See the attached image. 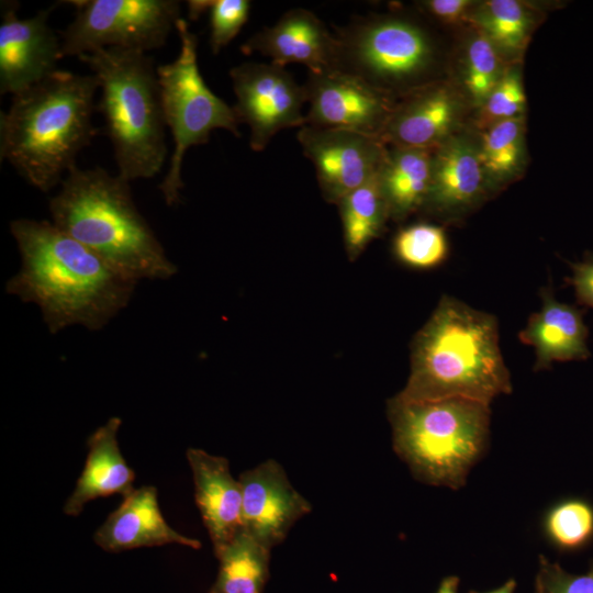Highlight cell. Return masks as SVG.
Instances as JSON below:
<instances>
[{
	"instance_id": "cell-1",
	"label": "cell",
	"mask_w": 593,
	"mask_h": 593,
	"mask_svg": "<svg viewBox=\"0 0 593 593\" xmlns=\"http://www.w3.org/2000/svg\"><path fill=\"white\" fill-rule=\"evenodd\" d=\"M21 257L5 291L38 306L52 334L71 325L100 331L124 310L137 281L121 275L52 222L10 223Z\"/></svg>"
},
{
	"instance_id": "cell-2",
	"label": "cell",
	"mask_w": 593,
	"mask_h": 593,
	"mask_svg": "<svg viewBox=\"0 0 593 593\" xmlns=\"http://www.w3.org/2000/svg\"><path fill=\"white\" fill-rule=\"evenodd\" d=\"M97 78L57 69L12 96L0 112V158L31 186L48 192L76 167L97 134Z\"/></svg>"
},
{
	"instance_id": "cell-3",
	"label": "cell",
	"mask_w": 593,
	"mask_h": 593,
	"mask_svg": "<svg viewBox=\"0 0 593 593\" xmlns=\"http://www.w3.org/2000/svg\"><path fill=\"white\" fill-rule=\"evenodd\" d=\"M512 392L493 314L444 295L412 343L403 402L461 398L489 404Z\"/></svg>"
},
{
	"instance_id": "cell-4",
	"label": "cell",
	"mask_w": 593,
	"mask_h": 593,
	"mask_svg": "<svg viewBox=\"0 0 593 593\" xmlns=\"http://www.w3.org/2000/svg\"><path fill=\"white\" fill-rule=\"evenodd\" d=\"M52 223L128 279L166 280L177 267L137 210L130 181L74 167L51 198Z\"/></svg>"
},
{
	"instance_id": "cell-5",
	"label": "cell",
	"mask_w": 593,
	"mask_h": 593,
	"mask_svg": "<svg viewBox=\"0 0 593 593\" xmlns=\"http://www.w3.org/2000/svg\"><path fill=\"white\" fill-rule=\"evenodd\" d=\"M101 91L97 110L112 144L118 175L133 181L160 172L168 153L157 67L145 52L101 48L78 57Z\"/></svg>"
},
{
	"instance_id": "cell-6",
	"label": "cell",
	"mask_w": 593,
	"mask_h": 593,
	"mask_svg": "<svg viewBox=\"0 0 593 593\" xmlns=\"http://www.w3.org/2000/svg\"><path fill=\"white\" fill-rule=\"evenodd\" d=\"M393 449L414 477L457 490L482 455L490 405L454 398L430 402H388Z\"/></svg>"
},
{
	"instance_id": "cell-7",
	"label": "cell",
	"mask_w": 593,
	"mask_h": 593,
	"mask_svg": "<svg viewBox=\"0 0 593 593\" xmlns=\"http://www.w3.org/2000/svg\"><path fill=\"white\" fill-rule=\"evenodd\" d=\"M334 67L392 98L423 87L435 64L427 30L401 14L354 16L335 32Z\"/></svg>"
},
{
	"instance_id": "cell-8",
	"label": "cell",
	"mask_w": 593,
	"mask_h": 593,
	"mask_svg": "<svg viewBox=\"0 0 593 593\" xmlns=\"http://www.w3.org/2000/svg\"><path fill=\"white\" fill-rule=\"evenodd\" d=\"M180 52L168 64L157 67L160 101L166 127L171 132L174 150L163 181L158 184L167 205L180 201L186 152L209 142L211 132L222 128L239 136V122L233 107L219 98L203 80L198 66V38L184 19L176 23Z\"/></svg>"
},
{
	"instance_id": "cell-9",
	"label": "cell",
	"mask_w": 593,
	"mask_h": 593,
	"mask_svg": "<svg viewBox=\"0 0 593 593\" xmlns=\"http://www.w3.org/2000/svg\"><path fill=\"white\" fill-rule=\"evenodd\" d=\"M75 19L60 32L64 57L116 47L147 52L165 45L181 19L177 0H75Z\"/></svg>"
},
{
	"instance_id": "cell-10",
	"label": "cell",
	"mask_w": 593,
	"mask_h": 593,
	"mask_svg": "<svg viewBox=\"0 0 593 593\" xmlns=\"http://www.w3.org/2000/svg\"><path fill=\"white\" fill-rule=\"evenodd\" d=\"M237 120L249 127V146L262 152L281 130L302 127L307 102L304 85H299L284 67L246 61L230 70Z\"/></svg>"
},
{
	"instance_id": "cell-11",
	"label": "cell",
	"mask_w": 593,
	"mask_h": 593,
	"mask_svg": "<svg viewBox=\"0 0 593 593\" xmlns=\"http://www.w3.org/2000/svg\"><path fill=\"white\" fill-rule=\"evenodd\" d=\"M296 137L324 199L332 203L371 179L387 154L380 137L349 130L304 125Z\"/></svg>"
},
{
	"instance_id": "cell-12",
	"label": "cell",
	"mask_w": 593,
	"mask_h": 593,
	"mask_svg": "<svg viewBox=\"0 0 593 593\" xmlns=\"http://www.w3.org/2000/svg\"><path fill=\"white\" fill-rule=\"evenodd\" d=\"M304 88L305 125L380 137L395 107L392 98L337 70L309 71Z\"/></svg>"
},
{
	"instance_id": "cell-13",
	"label": "cell",
	"mask_w": 593,
	"mask_h": 593,
	"mask_svg": "<svg viewBox=\"0 0 593 593\" xmlns=\"http://www.w3.org/2000/svg\"><path fill=\"white\" fill-rule=\"evenodd\" d=\"M1 7L0 93L13 96L58 69L61 40L48 23L55 5L27 19L18 18L16 1Z\"/></svg>"
},
{
	"instance_id": "cell-14",
	"label": "cell",
	"mask_w": 593,
	"mask_h": 593,
	"mask_svg": "<svg viewBox=\"0 0 593 593\" xmlns=\"http://www.w3.org/2000/svg\"><path fill=\"white\" fill-rule=\"evenodd\" d=\"M238 481L244 530L269 549L281 544L291 527L312 511L273 459L242 472Z\"/></svg>"
},
{
	"instance_id": "cell-15",
	"label": "cell",
	"mask_w": 593,
	"mask_h": 593,
	"mask_svg": "<svg viewBox=\"0 0 593 593\" xmlns=\"http://www.w3.org/2000/svg\"><path fill=\"white\" fill-rule=\"evenodd\" d=\"M240 51L246 55L259 53L280 67L299 63L310 72H321L334 67L336 40L315 13L294 8L284 12L273 25L251 35Z\"/></svg>"
},
{
	"instance_id": "cell-16",
	"label": "cell",
	"mask_w": 593,
	"mask_h": 593,
	"mask_svg": "<svg viewBox=\"0 0 593 593\" xmlns=\"http://www.w3.org/2000/svg\"><path fill=\"white\" fill-rule=\"evenodd\" d=\"M194 499L217 555L243 529L242 488L230 471L228 460L199 448H189Z\"/></svg>"
},
{
	"instance_id": "cell-17",
	"label": "cell",
	"mask_w": 593,
	"mask_h": 593,
	"mask_svg": "<svg viewBox=\"0 0 593 593\" xmlns=\"http://www.w3.org/2000/svg\"><path fill=\"white\" fill-rule=\"evenodd\" d=\"M93 540L109 552L170 544L201 548L200 540L178 533L166 522L159 508L157 489L152 485L134 489L124 496L96 530Z\"/></svg>"
},
{
	"instance_id": "cell-18",
	"label": "cell",
	"mask_w": 593,
	"mask_h": 593,
	"mask_svg": "<svg viewBox=\"0 0 593 593\" xmlns=\"http://www.w3.org/2000/svg\"><path fill=\"white\" fill-rule=\"evenodd\" d=\"M540 299L539 311L529 316L518 334L519 340L535 350L534 370H546L553 362L589 359L585 310L558 301L550 286L541 288Z\"/></svg>"
},
{
	"instance_id": "cell-19",
	"label": "cell",
	"mask_w": 593,
	"mask_h": 593,
	"mask_svg": "<svg viewBox=\"0 0 593 593\" xmlns=\"http://www.w3.org/2000/svg\"><path fill=\"white\" fill-rule=\"evenodd\" d=\"M478 147L466 138L448 137L433 154L432 181L423 208L446 217L471 208L483 189Z\"/></svg>"
},
{
	"instance_id": "cell-20",
	"label": "cell",
	"mask_w": 593,
	"mask_h": 593,
	"mask_svg": "<svg viewBox=\"0 0 593 593\" xmlns=\"http://www.w3.org/2000/svg\"><path fill=\"white\" fill-rule=\"evenodd\" d=\"M456 113L448 89L425 86L395 104L380 138L396 147L436 148L448 138Z\"/></svg>"
},
{
	"instance_id": "cell-21",
	"label": "cell",
	"mask_w": 593,
	"mask_h": 593,
	"mask_svg": "<svg viewBox=\"0 0 593 593\" xmlns=\"http://www.w3.org/2000/svg\"><path fill=\"white\" fill-rule=\"evenodd\" d=\"M122 421L111 417L88 438L86 463L76 486L64 505V513L78 516L85 505L96 499L133 490L135 473L121 454L118 433Z\"/></svg>"
},
{
	"instance_id": "cell-22",
	"label": "cell",
	"mask_w": 593,
	"mask_h": 593,
	"mask_svg": "<svg viewBox=\"0 0 593 593\" xmlns=\"http://www.w3.org/2000/svg\"><path fill=\"white\" fill-rule=\"evenodd\" d=\"M434 149L393 146L387 150L378 176L391 217L403 220L424 206L432 181Z\"/></svg>"
},
{
	"instance_id": "cell-23",
	"label": "cell",
	"mask_w": 593,
	"mask_h": 593,
	"mask_svg": "<svg viewBox=\"0 0 593 593\" xmlns=\"http://www.w3.org/2000/svg\"><path fill=\"white\" fill-rule=\"evenodd\" d=\"M270 550L244 529L216 556L213 590L219 593H262L269 577Z\"/></svg>"
},
{
	"instance_id": "cell-24",
	"label": "cell",
	"mask_w": 593,
	"mask_h": 593,
	"mask_svg": "<svg viewBox=\"0 0 593 593\" xmlns=\"http://www.w3.org/2000/svg\"><path fill=\"white\" fill-rule=\"evenodd\" d=\"M348 254L356 257L382 231L390 216L378 172L337 203Z\"/></svg>"
},
{
	"instance_id": "cell-25",
	"label": "cell",
	"mask_w": 593,
	"mask_h": 593,
	"mask_svg": "<svg viewBox=\"0 0 593 593\" xmlns=\"http://www.w3.org/2000/svg\"><path fill=\"white\" fill-rule=\"evenodd\" d=\"M475 21L497 51L517 54L526 44L530 16L518 1H486L477 12Z\"/></svg>"
},
{
	"instance_id": "cell-26",
	"label": "cell",
	"mask_w": 593,
	"mask_h": 593,
	"mask_svg": "<svg viewBox=\"0 0 593 593\" xmlns=\"http://www.w3.org/2000/svg\"><path fill=\"white\" fill-rule=\"evenodd\" d=\"M523 123L521 118L497 121L482 134L478 148L481 166L497 180L508 178L522 157Z\"/></svg>"
},
{
	"instance_id": "cell-27",
	"label": "cell",
	"mask_w": 593,
	"mask_h": 593,
	"mask_svg": "<svg viewBox=\"0 0 593 593\" xmlns=\"http://www.w3.org/2000/svg\"><path fill=\"white\" fill-rule=\"evenodd\" d=\"M398 258L410 267L429 269L441 264L448 243L439 226L419 223L401 230L394 239Z\"/></svg>"
},
{
	"instance_id": "cell-28",
	"label": "cell",
	"mask_w": 593,
	"mask_h": 593,
	"mask_svg": "<svg viewBox=\"0 0 593 593\" xmlns=\"http://www.w3.org/2000/svg\"><path fill=\"white\" fill-rule=\"evenodd\" d=\"M496 47L483 34L474 36L467 49L465 86L477 104L485 102L502 78Z\"/></svg>"
},
{
	"instance_id": "cell-29",
	"label": "cell",
	"mask_w": 593,
	"mask_h": 593,
	"mask_svg": "<svg viewBox=\"0 0 593 593\" xmlns=\"http://www.w3.org/2000/svg\"><path fill=\"white\" fill-rule=\"evenodd\" d=\"M546 529L558 546L578 548L593 535V508L580 500L564 501L549 512Z\"/></svg>"
},
{
	"instance_id": "cell-30",
	"label": "cell",
	"mask_w": 593,
	"mask_h": 593,
	"mask_svg": "<svg viewBox=\"0 0 593 593\" xmlns=\"http://www.w3.org/2000/svg\"><path fill=\"white\" fill-rule=\"evenodd\" d=\"M250 8L248 0H211L210 47L214 55L236 37L248 20Z\"/></svg>"
},
{
	"instance_id": "cell-31",
	"label": "cell",
	"mask_w": 593,
	"mask_h": 593,
	"mask_svg": "<svg viewBox=\"0 0 593 593\" xmlns=\"http://www.w3.org/2000/svg\"><path fill=\"white\" fill-rule=\"evenodd\" d=\"M526 97L519 74L511 70L501 80L483 103V118L488 123L519 118Z\"/></svg>"
},
{
	"instance_id": "cell-32",
	"label": "cell",
	"mask_w": 593,
	"mask_h": 593,
	"mask_svg": "<svg viewBox=\"0 0 593 593\" xmlns=\"http://www.w3.org/2000/svg\"><path fill=\"white\" fill-rule=\"evenodd\" d=\"M535 593H593V564L586 573L573 574L541 556Z\"/></svg>"
},
{
	"instance_id": "cell-33",
	"label": "cell",
	"mask_w": 593,
	"mask_h": 593,
	"mask_svg": "<svg viewBox=\"0 0 593 593\" xmlns=\"http://www.w3.org/2000/svg\"><path fill=\"white\" fill-rule=\"evenodd\" d=\"M568 265L572 273L566 282L573 288L577 304L593 310V251H585L581 260Z\"/></svg>"
},
{
	"instance_id": "cell-34",
	"label": "cell",
	"mask_w": 593,
	"mask_h": 593,
	"mask_svg": "<svg viewBox=\"0 0 593 593\" xmlns=\"http://www.w3.org/2000/svg\"><path fill=\"white\" fill-rule=\"evenodd\" d=\"M471 5L472 1L468 0H429L422 3L426 13L446 23L462 20Z\"/></svg>"
},
{
	"instance_id": "cell-35",
	"label": "cell",
	"mask_w": 593,
	"mask_h": 593,
	"mask_svg": "<svg viewBox=\"0 0 593 593\" xmlns=\"http://www.w3.org/2000/svg\"><path fill=\"white\" fill-rule=\"evenodd\" d=\"M211 4V0H190L187 2L188 5V16L195 21L203 13H205Z\"/></svg>"
},
{
	"instance_id": "cell-36",
	"label": "cell",
	"mask_w": 593,
	"mask_h": 593,
	"mask_svg": "<svg viewBox=\"0 0 593 593\" xmlns=\"http://www.w3.org/2000/svg\"><path fill=\"white\" fill-rule=\"evenodd\" d=\"M459 579L450 575L441 580L436 593H458Z\"/></svg>"
},
{
	"instance_id": "cell-37",
	"label": "cell",
	"mask_w": 593,
	"mask_h": 593,
	"mask_svg": "<svg viewBox=\"0 0 593 593\" xmlns=\"http://www.w3.org/2000/svg\"><path fill=\"white\" fill-rule=\"evenodd\" d=\"M515 588H516L515 580L510 579L503 585H501L500 588H497V589H495L493 591H490V592H485V593H514ZM469 593H479V592L471 591Z\"/></svg>"
},
{
	"instance_id": "cell-38",
	"label": "cell",
	"mask_w": 593,
	"mask_h": 593,
	"mask_svg": "<svg viewBox=\"0 0 593 593\" xmlns=\"http://www.w3.org/2000/svg\"><path fill=\"white\" fill-rule=\"evenodd\" d=\"M210 593H219V592H216L215 590L212 589Z\"/></svg>"
}]
</instances>
